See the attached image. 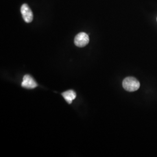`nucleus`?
Instances as JSON below:
<instances>
[{
    "instance_id": "1",
    "label": "nucleus",
    "mask_w": 157,
    "mask_h": 157,
    "mask_svg": "<svg viewBox=\"0 0 157 157\" xmlns=\"http://www.w3.org/2000/svg\"><path fill=\"white\" fill-rule=\"evenodd\" d=\"M122 86L124 90L133 92L138 90L140 88V82L133 77H128L124 78L122 82Z\"/></svg>"
},
{
    "instance_id": "2",
    "label": "nucleus",
    "mask_w": 157,
    "mask_h": 157,
    "mask_svg": "<svg viewBox=\"0 0 157 157\" xmlns=\"http://www.w3.org/2000/svg\"><path fill=\"white\" fill-rule=\"evenodd\" d=\"M75 44L78 47H84L89 43V37L87 34L81 32L78 34L75 38Z\"/></svg>"
},
{
    "instance_id": "3",
    "label": "nucleus",
    "mask_w": 157,
    "mask_h": 157,
    "mask_svg": "<svg viewBox=\"0 0 157 157\" xmlns=\"http://www.w3.org/2000/svg\"><path fill=\"white\" fill-rule=\"evenodd\" d=\"M21 12L23 18L26 22L30 23L32 22L33 19V12L28 4H23L21 8Z\"/></svg>"
},
{
    "instance_id": "4",
    "label": "nucleus",
    "mask_w": 157,
    "mask_h": 157,
    "mask_svg": "<svg viewBox=\"0 0 157 157\" xmlns=\"http://www.w3.org/2000/svg\"><path fill=\"white\" fill-rule=\"evenodd\" d=\"M22 86L28 89H33L37 86V84L30 75H26L23 78Z\"/></svg>"
},
{
    "instance_id": "5",
    "label": "nucleus",
    "mask_w": 157,
    "mask_h": 157,
    "mask_svg": "<svg viewBox=\"0 0 157 157\" xmlns=\"http://www.w3.org/2000/svg\"><path fill=\"white\" fill-rule=\"evenodd\" d=\"M62 95L68 104H71L76 97V93L73 90H70L62 93Z\"/></svg>"
}]
</instances>
